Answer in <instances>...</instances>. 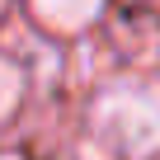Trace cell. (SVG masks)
Segmentation results:
<instances>
[{"label":"cell","mask_w":160,"mask_h":160,"mask_svg":"<svg viewBox=\"0 0 160 160\" xmlns=\"http://www.w3.org/2000/svg\"><path fill=\"white\" fill-rule=\"evenodd\" d=\"M0 5H5V0H0Z\"/></svg>","instance_id":"8992f818"},{"label":"cell","mask_w":160,"mask_h":160,"mask_svg":"<svg viewBox=\"0 0 160 160\" xmlns=\"http://www.w3.org/2000/svg\"><path fill=\"white\" fill-rule=\"evenodd\" d=\"M94 132L104 146H118L127 155H151L160 151V99L122 85L108 90L94 108Z\"/></svg>","instance_id":"6da1fadb"},{"label":"cell","mask_w":160,"mask_h":160,"mask_svg":"<svg viewBox=\"0 0 160 160\" xmlns=\"http://www.w3.org/2000/svg\"><path fill=\"white\" fill-rule=\"evenodd\" d=\"M99 10H104V0H33V14H38L47 28H57V33L85 28Z\"/></svg>","instance_id":"7a4b0ae2"},{"label":"cell","mask_w":160,"mask_h":160,"mask_svg":"<svg viewBox=\"0 0 160 160\" xmlns=\"http://www.w3.org/2000/svg\"><path fill=\"white\" fill-rule=\"evenodd\" d=\"M75 160H108V151H104V146H80Z\"/></svg>","instance_id":"277c9868"},{"label":"cell","mask_w":160,"mask_h":160,"mask_svg":"<svg viewBox=\"0 0 160 160\" xmlns=\"http://www.w3.org/2000/svg\"><path fill=\"white\" fill-rule=\"evenodd\" d=\"M0 160H19V155H0Z\"/></svg>","instance_id":"5b68a950"},{"label":"cell","mask_w":160,"mask_h":160,"mask_svg":"<svg viewBox=\"0 0 160 160\" xmlns=\"http://www.w3.org/2000/svg\"><path fill=\"white\" fill-rule=\"evenodd\" d=\"M19 94H24V75H19V66H14L10 57H0V122L14 113Z\"/></svg>","instance_id":"3957f363"}]
</instances>
